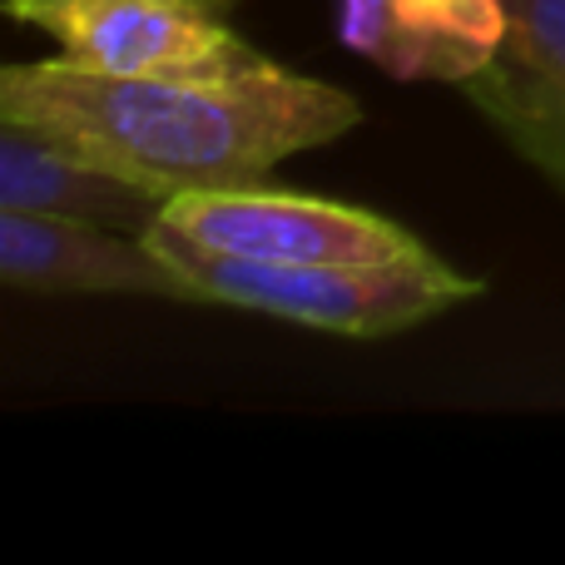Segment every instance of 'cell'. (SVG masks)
Here are the masks:
<instances>
[{
    "label": "cell",
    "mask_w": 565,
    "mask_h": 565,
    "mask_svg": "<svg viewBox=\"0 0 565 565\" xmlns=\"http://www.w3.org/2000/svg\"><path fill=\"white\" fill-rule=\"evenodd\" d=\"M149 234L184 238L209 254L254 264H387L427 254L402 224L338 199L288 194V189H194L164 204Z\"/></svg>",
    "instance_id": "3957f363"
},
{
    "label": "cell",
    "mask_w": 565,
    "mask_h": 565,
    "mask_svg": "<svg viewBox=\"0 0 565 565\" xmlns=\"http://www.w3.org/2000/svg\"><path fill=\"white\" fill-rule=\"evenodd\" d=\"M338 30L397 79L467 85L507 40V0H338Z\"/></svg>",
    "instance_id": "ba28073f"
},
{
    "label": "cell",
    "mask_w": 565,
    "mask_h": 565,
    "mask_svg": "<svg viewBox=\"0 0 565 565\" xmlns=\"http://www.w3.org/2000/svg\"><path fill=\"white\" fill-rule=\"evenodd\" d=\"M164 204L169 194L89 154L85 145H70L20 119H0V209L79 218L149 238Z\"/></svg>",
    "instance_id": "52a82bcc"
},
{
    "label": "cell",
    "mask_w": 565,
    "mask_h": 565,
    "mask_svg": "<svg viewBox=\"0 0 565 565\" xmlns=\"http://www.w3.org/2000/svg\"><path fill=\"white\" fill-rule=\"evenodd\" d=\"M0 119L85 145L179 199L268 184L282 159L348 135L362 105L274 60L244 75H105L55 55L0 70Z\"/></svg>",
    "instance_id": "6da1fadb"
},
{
    "label": "cell",
    "mask_w": 565,
    "mask_h": 565,
    "mask_svg": "<svg viewBox=\"0 0 565 565\" xmlns=\"http://www.w3.org/2000/svg\"><path fill=\"white\" fill-rule=\"evenodd\" d=\"M149 244L184 268L199 302L268 312L338 338H392L481 292L477 278L441 264L431 248L387 264H254L164 234H149Z\"/></svg>",
    "instance_id": "7a4b0ae2"
},
{
    "label": "cell",
    "mask_w": 565,
    "mask_h": 565,
    "mask_svg": "<svg viewBox=\"0 0 565 565\" xmlns=\"http://www.w3.org/2000/svg\"><path fill=\"white\" fill-rule=\"evenodd\" d=\"M60 55L105 75H244L268 65L234 30V0H6Z\"/></svg>",
    "instance_id": "277c9868"
},
{
    "label": "cell",
    "mask_w": 565,
    "mask_h": 565,
    "mask_svg": "<svg viewBox=\"0 0 565 565\" xmlns=\"http://www.w3.org/2000/svg\"><path fill=\"white\" fill-rule=\"evenodd\" d=\"M0 278L15 292H109L199 302L189 274L145 234L0 209Z\"/></svg>",
    "instance_id": "5b68a950"
},
{
    "label": "cell",
    "mask_w": 565,
    "mask_h": 565,
    "mask_svg": "<svg viewBox=\"0 0 565 565\" xmlns=\"http://www.w3.org/2000/svg\"><path fill=\"white\" fill-rule=\"evenodd\" d=\"M461 95L565 189V0H507V40Z\"/></svg>",
    "instance_id": "8992f818"
}]
</instances>
